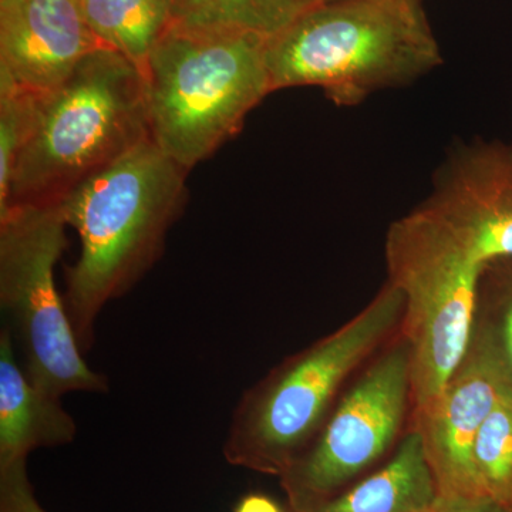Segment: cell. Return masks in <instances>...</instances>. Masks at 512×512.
Segmentation results:
<instances>
[{
  "instance_id": "6da1fadb",
  "label": "cell",
  "mask_w": 512,
  "mask_h": 512,
  "mask_svg": "<svg viewBox=\"0 0 512 512\" xmlns=\"http://www.w3.org/2000/svg\"><path fill=\"white\" fill-rule=\"evenodd\" d=\"M188 170L147 138L62 201L80 255L67 269V315L83 352L104 306L143 278L187 201Z\"/></svg>"
},
{
  "instance_id": "7a4b0ae2",
  "label": "cell",
  "mask_w": 512,
  "mask_h": 512,
  "mask_svg": "<svg viewBox=\"0 0 512 512\" xmlns=\"http://www.w3.org/2000/svg\"><path fill=\"white\" fill-rule=\"evenodd\" d=\"M265 57L272 92L319 87L340 107L443 63L420 0H326L266 40Z\"/></svg>"
},
{
  "instance_id": "3957f363",
  "label": "cell",
  "mask_w": 512,
  "mask_h": 512,
  "mask_svg": "<svg viewBox=\"0 0 512 512\" xmlns=\"http://www.w3.org/2000/svg\"><path fill=\"white\" fill-rule=\"evenodd\" d=\"M403 309L402 292L387 281L345 325L282 360L235 407L225 460L281 477L311 446L350 380L399 333Z\"/></svg>"
},
{
  "instance_id": "277c9868",
  "label": "cell",
  "mask_w": 512,
  "mask_h": 512,
  "mask_svg": "<svg viewBox=\"0 0 512 512\" xmlns=\"http://www.w3.org/2000/svg\"><path fill=\"white\" fill-rule=\"evenodd\" d=\"M147 138L143 73L116 50H96L62 86L42 97L0 215L15 205L62 202Z\"/></svg>"
},
{
  "instance_id": "5b68a950",
  "label": "cell",
  "mask_w": 512,
  "mask_h": 512,
  "mask_svg": "<svg viewBox=\"0 0 512 512\" xmlns=\"http://www.w3.org/2000/svg\"><path fill=\"white\" fill-rule=\"evenodd\" d=\"M266 40L173 23L147 64L150 138L188 171L232 140L272 93Z\"/></svg>"
},
{
  "instance_id": "8992f818",
  "label": "cell",
  "mask_w": 512,
  "mask_h": 512,
  "mask_svg": "<svg viewBox=\"0 0 512 512\" xmlns=\"http://www.w3.org/2000/svg\"><path fill=\"white\" fill-rule=\"evenodd\" d=\"M390 284L403 295L400 335L412 349L413 412L446 389L466 355L480 268L437 218L417 207L390 225Z\"/></svg>"
},
{
  "instance_id": "52a82bcc",
  "label": "cell",
  "mask_w": 512,
  "mask_h": 512,
  "mask_svg": "<svg viewBox=\"0 0 512 512\" xmlns=\"http://www.w3.org/2000/svg\"><path fill=\"white\" fill-rule=\"evenodd\" d=\"M62 202L15 205L0 215V303L18 336L23 369L40 390L60 399L103 393L109 382L83 359L55 266L67 247Z\"/></svg>"
},
{
  "instance_id": "ba28073f",
  "label": "cell",
  "mask_w": 512,
  "mask_h": 512,
  "mask_svg": "<svg viewBox=\"0 0 512 512\" xmlns=\"http://www.w3.org/2000/svg\"><path fill=\"white\" fill-rule=\"evenodd\" d=\"M412 349L400 332L346 387L311 446L279 477L292 512H316L393 446L412 416Z\"/></svg>"
},
{
  "instance_id": "9c48e42d",
  "label": "cell",
  "mask_w": 512,
  "mask_h": 512,
  "mask_svg": "<svg viewBox=\"0 0 512 512\" xmlns=\"http://www.w3.org/2000/svg\"><path fill=\"white\" fill-rule=\"evenodd\" d=\"M423 210L437 218L477 264L512 258V146L461 143L434 177Z\"/></svg>"
},
{
  "instance_id": "30bf717a",
  "label": "cell",
  "mask_w": 512,
  "mask_h": 512,
  "mask_svg": "<svg viewBox=\"0 0 512 512\" xmlns=\"http://www.w3.org/2000/svg\"><path fill=\"white\" fill-rule=\"evenodd\" d=\"M77 0H13L0 5V80L26 92L49 94L96 50Z\"/></svg>"
},
{
  "instance_id": "8fae6325",
  "label": "cell",
  "mask_w": 512,
  "mask_h": 512,
  "mask_svg": "<svg viewBox=\"0 0 512 512\" xmlns=\"http://www.w3.org/2000/svg\"><path fill=\"white\" fill-rule=\"evenodd\" d=\"M503 393L487 367L464 355L439 399L410 416L436 480L437 498L484 495L474 468V443Z\"/></svg>"
},
{
  "instance_id": "7c38bea8",
  "label": "cell",
  "mask_w": 512,
  "mask_h": 512,
  "mask_svg": "<svg viewBox=\"0 0 512 512\" xmlns=\"http://www.w3.org/2000/svg\"><path fill=\"white\" fill-rule=\"evenodd\" d=\"M77 424L60 399L40 390L19 365L8 326L0 332V466L28 460L37 448L66 446Z\"/></svg>"
},
{
  "instance_id": "4fadbf2b",
  "label": "cell",
  "mask_w": 512,
  "mask_h": 512,
  "mask_svg": "<svg viewBox=\"0 0 512 512\" xmlns=\"http://www.w3.org/2000/svg\"><path fill=\"white\" fill-rule=\"evenodd\" d=\"M437 485L419 431L407 427L389 461L316 512H414L433 507Z\"/></svg>"
},
{
  "instance_id": "5bb4252c",
  "label": "cell",
  "mask_w": 512,
  "mask_h": 512,
  "mask_svg": "<svg viewBox=\"0 0 512 512\" xmlns=\"http://www.w3.org/2000/svg\"><path fill=\"white\" fill-rule=\"evenodd\" d=\"M466 355L512 394V258L493 259L480 268Z\"/></svg>"
},
{
  "instance_id": "9a60e30c",
  "label": "cell",
  "mask_w": 512,
  "mask_h": 512,
  "mask_svg": "<svg viewBox=\"0 0 512 512\" xmlns=\"http://www.w3.org/2000/svg\"><path fill=\"white\" fill-rule=\"evenodd\" d=\"M87 25L146 76L158 40L174 23L177 0H77Z\"/></svg>"
},
{
  "instance_id": "2e32d148",
  "label": "cell",
  "mask_w": 512,
  "mask_h": 512,
  "mask_svg": "<svg viewBox=\"0 0 512 512\" xmlns=\"http://www.w3.org/2000/svg\"><path fill=\"white\" fill-rule=\"evenodd\" d=\"M325 0H177L174 23L269 40Z\"/></svg>"
},
{
  "instance_id": "e0dca14e",
  "label": "cell",
  "mask_w": 512,
  "mask_h": 512,
  "mask_svg": "<svg viewBox=\"0 0 512 512\" xmlns=\"http://www.w3.org/2000/svg\"><path fill=\"white\" fill-rule=\"evenodd\" d=\"M473 460L483 494L512 508V394H501L484 420Z\"/></svg>"
},
{
  "instance_id": "ac0fdd59",
  "label": "cell",
  "mask_w": 512,
  "mask_h": 512,
  "mask_svg": "<svg viewBox=\"0 0 512 512\" xmlns=\"http://www.w3.org/2000/svg\"><path fill=\"white\" fill-rule=\"evenodd\" d=\"M42 97L0 82V210L8 204L13 167L35 127Z\"/></svg>"
},
{
  "instance_id": "d6986e66",
  "label": "cell",
  "mask_w": 512,
  "mask_h": 512,
  "mask_svg": "<svg viewBox=\"0 0 512 512\" xmlns=\"http://www.w3.org/2000/svg\"><path fill=\"white\" fill-rule=\"evenodd\" d=\"M0 512H49L37 501L28 460L0 466Z\"/></svg>"
},
{
  "instance_id": "ffe728a7",
  "label": "cell",
  "mask_w": 512,
  "mask_h": 512,
  "mask_svg": "<svg viewBox=\"0 0 512 512\" xmlns=\"http://www.w3.org/2000/svg\"><path fill=\"white\" fill-rule=\"evenodd\" d=\"M434 507L436 512H512V508L505 507L485 495L470 498H437Z\"/></svg>"
},
{
  "instance_id": "44dd1931",
  "label": "cell",
  "mask_w": 512,
  "mask_h": 512,
  "mask_svg": "<svg viewBox=\"0 0 512 512\" xmlns=\"http://www.w3.org/2000/svg\"><path fill=\"white\" fill-rule=\"evenodd\" d=\"M234 512H284L278 504L261 494H251L239 501Z\"/></svg>"
},
{
  "instance_id": "7402d4cb",
  "label": "cell",
  "mask_w": 512,
  "mask_h": 512,
  "mask_svg": "<svg viewBox=\"0 0 512 512\" xmlns=\"http://www.w3.org/2000/svg\"><path fill=\"white\" fill-rule=\"evenodd\" d=\"M414 512H436V507H429V508H424V510H419V511H414Z\"/></svg>"
},
{
  "instance_id": "603a6c76",
  "label": "cell",
  "mask_w": 512,
  "mask_h": 512,
  "mask_svg": "<svg viewBox=\"0 0 512 512\" xmlns=\"http://www.w3.org/2000/svg\"><path fill=\"white\" fill-rule=\"evenodd\" d=\"M9 2H13V0H0V5H6Z\"/></svg>"
},
{
  "instance_id": "cb8c5ba5",
  "label": "cell",
  "mask_w": 512,
  "mask_h": 512,
  "mask_svg": "<svg viewBox=\"0 0 512 512\" xmlns=\"http://www.w3.org/2000/svg\"><path fill=\"white\" fill-rule=\"evenodd\" d=\"M325 2H326V0H325Z\"/></svg>"
}]
</instances>
